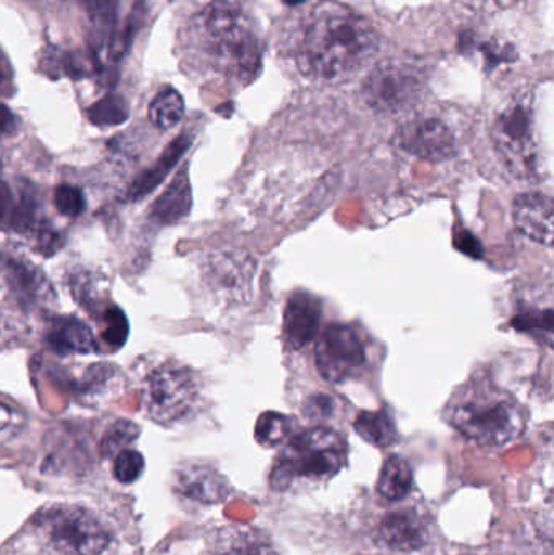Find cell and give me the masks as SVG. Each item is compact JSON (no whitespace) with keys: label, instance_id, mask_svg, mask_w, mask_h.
Returning a JSON list of instances; mask_svg holds the SVG:
<instances>
[{"label":"cell","instance_id":"1","mask_svg":"<svg viewBox=\"0 0 554 555\" xmlns=\"http://www.w3.org/2000/svg\"><path fill=\"white\" fill-rule=\"evenodd\" d=\"M370 20L337 2L319 3L299 39V70L322 81L342 80L368 64L379 49Z\"/></svg>","mask_w":554,"mask_h":555},{"label":"cell","instance_id":"2","mask_svg":"<svg viewBox=\"0 0 554 555\" xmlns=\"http://www.w3.org/2000/svg\"><path fill=\"white\" fill-rule=\"evenodd\" d=\"M446 420L465 439L487 449L514 442L527 427L519 401L490 382H471L455 391L446 406Z\"/></svg>","mask_w":554,"mask_h":555},{"label":"cell","instance_id":"3","mask_svg":"<svg viewBox=\"0 0 554 555\" xmlns=\"http://www.w3.org/2000/svg\"><path fill=\"white\" fill-rule=\"evenodd\" d=\"M195 33L211 64L228 77L249 83L262 68V41L246 13L234 3L217 0L202 10Z\"/></svg>","mask_w":554,"mask_h":555},{"label":"cell","instance_id":"4","mask_svg":"<svg viewBox=\"0 0 554 555\" xmlns=\"http://www.w3.org/2000/svg\"><path fill=\"white\" fill-rule=\"evenodd\" d=\"M344 437L325 426L309 427L286 440L270 472V488L286 491L296 482L335 478L347 465Z\"/></svg>","mask_w":554,"mask_h":555},{"label":"cell","instance_id":"5","mask_svg":"<svg viewBox=\"0 0 554 555\" xmlns=\"http://www.w3.org/2000/svg\"><path fill=\"white\" fill-rule=\"evenodd\" d=\"M491 139L511 175L524 181L542 178L545 168L529 98L514 96L498 111L491 126Z\"/></svg>","mask_w":554,"mask_h":555},{"label":"cell","instance_id":"6","mask_svg":"<svg viewBox=\"0 0 554 555\" xmlns=\"http://www.w3.org/2000/svg\"><path fill=\"white\" fill-rule=\"evenodd\" d=\"M428 87V74L413 59H387L377 64L363 83V100L371 109L399 116L415 107Z\"/></svg>","mask_w":554,"mask_h":555},{"label":"cell","instance_id":"7","mask_svg":"<svg viewBox=\"0 0 554 555\" xmlns=\"http://www.w3.org/2000/svg\"><path fill=\"white\" fill-rule=\"evenodd\" d=\"M36 527L62 555H101L109 546V534L90 512L77 505H51L39 512Z\"/></svg>","mask_w":554,"mask_h":555},{"label":"cell","instance_id":"8","mask_svg":"<svg viewBox=\"0 0 554 555\" xmlns=\"http://www.w3.org/2000/svg\"><path fill=\"white\" fill-rule=\"evenodd\" d=\"M198 397L197 378L191 369L166 362L150 372L143 387L146 414L155 423L169 426L188 416Z\"/></svg>","mask_w":554,"mask_h":555},{"label":"cell","instance_id":"9","mask_svg":"<svg viewBox=\"0 0 554 555\" xmlns=\"http://www.w3.org/2000/svg\"><path fill=\"white\" fill-rule=\"evenodd\" d=\"M364 364L366 346L357 330L334 323L322 332L315 346V365L324 380L344 384L357 377Z\"/></svg>","mask_w":554,"mask_h":555},{"label":"cell","instance_id":"10","mask_svg":"<svg viewBox=\"0 0 554 555\" xmlns=\"http://www.w3.org/2000/svg\"><path fill=\"white\" fill-rule=\"evenodd\" d=\"M396 142L400 150L425 162H448L458 153V139L451 126L438 117L407 120L397 130Z\"/></svg>","mask_w":554,"mask_h":555},{"label":"cell","instance_id":"11","mask_svg":"<svg viewBox=\"0 0 554 555\" xmlns=\"http://www.w3.org/2000/svg\"><path fill=\"white\" fill-rule=\"evenodd\" d=\"M374 538L394 553H415L431 541V521L416 508L394 511L381 518Z\"/></svg>","mask_w":554,"mask_h":555},{"label":"cell","instance_id":"12","mask_svg":"<svg viewBox=\"0 0 554 555\" xmlns=\"http://www.w3.org/2000/svg\"><path fill=\"white\" fill-rule=\"evenodd\" d=\"M175 489L192 502L204 505H217L227 501L231 494L230 482L211 465L191 462L176 472Z\"/></svg>","mask_w":554,"mask_h":555},{"label":"cell","instance_id":"13","mask_svg":"<svg viewBox=\"0 0 554 555\" xmlns=\"http://www.w3.org/2000/svg\"><path fill=\"white\" fill-rule=\"evenodd\" d=\"M514 223L517 230L542 244H553V198L542 192H526L514 201Z\"/></svg>","mask_w":554,"mask_h":555},{"label":"cell","instance_id":"14","mask_svg":"<svg viewBox=\"0 0 554 555\" xmlns=\"http://www.w3.org/2000/svg\"><path fill=\"white\" fill-rule=\"evenodd\" d=\"M321 328V302L312 294H293L286 304L283 336L292 349H302L314 341Z\"/></svg>","mask_w":554,"mask_h":555},{"label":"cell","instance_id":"15","mask_svg":"<svg viewBox=\"0 0 554 555\" xmlns=\"http://www.w3.org/2000/svg\"><path fill=\"white\" fill-rule=\"evenodd\" d=\"M46 345L59 356L90 354L96 351L93 332L77 317H54L44 333Z\"/></svg>","mask_w":554,"mask_h":555},{"label":"cell","instance_id":"16","mask_svg":"<svg viewBox=\"0 0 554 555\" xmlns=\"http://www.w3.org/2000/svg\"><path fill=\"white\" fill-rule=\"evenodd\" d=\"M3 280L13 299L23 307H35L51 297L48 281L31 263L7 259L2 267Z\"/></svg>","mask_w":554,"mask_h":555},{"label":"cell","instance_id":"17","mask_svg":"<svg viewBox=\"0 0 554 555\" xmlns=\"http://www.w3.org/2000/svg\"><path fill=\"white\" fill-rule=\"evenodd\" d=\"M214 555H280L263 531L250 527H224L211 541Z\"/></svg>","mask_w":554,"mask_h":555},{"label":"cell","instance_id":"18","mask_svg":"<svg viewBox=\"0 0 554 555\" xmlns=\"http://www.w3.org/2000/svg\"><path fill=\"white\" fill-rule=\"evenodd\" d=\"M191 137L179 135L178 139L172 140L168 146H166L165 152L159 156L158 162L155 165L150 166L149 169L142 172V175L137 176L136 181L130 184L129 191H127V201L139 202L140 198L146 197V195L152 194L163 181H165L166 176L171 172V169L175 168L176 163L182 158L185 152H188L189 146H191Z\"/></svg>","mask_w":554,"mask_h":555},{"label":"cell","instance_id":"19","mask_svg":"<svg viewBox=\"0 0 554 555\" xmlns=\"http://www.w3.org/2000/svg\"><path fill=\"white\" fill-rule=\"evenodd\" d=\"M192 207L191 182L188 169H181L169 188L153 204L150 217L159 224H175L188 217Z\"/></svg>","mask_w":554,"mask_h":555},{"label":"cell","instance_id":"20","mask_svg":"<svg viewBox=\"0 0 554 555\" xmlns=\"http://www.w3.org/2000/svg\"><path fill=\"white\" fill-rule=\"evenodd\" d=\"M415 486L412 466L402 456L392 455L381 469L377 492L387 502H400L412 492Z\"/></svg>","mask_w":554,"mask_h":555},{"label":"cell","instance_id":"21","mask_svg":"<svg viewBox=\"0 0 554 555\" xmlns=\"http://www.w3.org/2000/svg\"><path fill=\"white\" fill-rule=\"evenodd\" d=\"M355 430L361 439L377 449H387L399 439L396 423L389 411H363L355 421Z\"/></svg>","mask_w":554,"mask_h":555},{"label":"cell","instance_id":"22","mask_svg":"<svg viewBox=\"0 0 554 555\" xmlns=\"http://www.w3.org/2000/svg\"><path fill=\"white\" fill-rule=\"evenodd\" d=\"M35 224V207L29 198H15L9 184L0 181V228L26 233Z\"/></svg>","mask_w":554,"mask_h":555},{"label":"cell","instance_id":"23","mask_svg":"<svg viewBox=\"0 0 554 555\" xmlns=\"http://www.w3.org/2000/svg\"><path fill=\"white\" fill-rule=\"evenodd\" d=\"M185 104L181 94L172 88H166L156 94L150 104V122L159 130H169L178 126L184 117Z\"/></svg>","mask_w":554,"mask_h":555},{"label":"cell","instance_id":"24","mask_svg":"<svg viewBox=\"0 0 554 555\" xmlns=\"http://www.w3.org/2000/svg\"><path fill=\"white\" fill-rule=\"evenodd\" d=\"M292 417L276 413V411H267V413L260 414L254 433H256V440L260 446L272 449V447H279L286 442L292 436Z\"/></svg>","mask_w":554,"mask_h":555},{"label":"cell","instance_id":"25","mask_svg":"<svg viewBox=\"0 0 554 555\" xmlns=\"http://www.w3.org/2000/svg\"><path fill=\"white\" fill-rule=\"evenodd\" d=\"M88 119L98 127L119 126L129 119V104L123 96L109 94L88 109Z\"/></svg>","mask_w":554,"mask_h":555},{"label":"cell","instance_id":"26","mask_svg":"<svg viewBox=\"0 0 554 555\" xmlns=\"http://www.w3.org/2000/svg\"><path fill=\"white\" fill-rule=\"evenodd\" d=\"M140 436V427L133 424L132 421L119 420L109 426V429L104 433L103 440L100 443L101 455L116 456L123 450L129 449Z\"/></svg>","mask_w":554,"mask_h":555},{"label":"cell","instance_id":"27","mask_svg":"<svg viewBox=\"0 0 554 555\" xmlns=\"http://www.w3.org/2000/svg\"><path fill=\"white\" fill-rule=\"evenodd\" d=\"M145 459L137 450L126 449L114 456V478L123 485H132L142 476Z\"/></svg>","mask_w":554,"mask_h":555},{"label":"cell","instance_id":"28","mask_svg":"<svg viewBox=\"0 0 554 555\" xmlns=\"http://www.w3.org/2000/svg\"><path fill=\"white\" fill-rule=\"evenodd\" d=\"M514 325L520 332H536L546 336V341L552 343L553 336V310L552 307L542 310H527L514 319Z\"/></svg>","mask_w":554,"mask_h":555},{"label":"cell","instance_id":"29","mask_svg":"<svg viewBox=\"0 0 554 555\" xmlns=\"http://www.w3.org/2000/svg\"><path fill=\"white\" fill-rule=\"evenodd\" d=\"M54 205L59 214L64 215V217L77 218L87 208V201H85L81 189L70 184H62L55 189Z\"/></svg>","mask_w":554,"mask_h":555},{"label":"cell","instance_id":"30","mask_svg":"<svg viewBox=\"0 0 554 555\" xmlns=\"http://www.w3.org/2000/svg\"><path fill=\"white\" fill-rule=\"evenodd\" d=\"M103 338L113 348H120L129 338V322L119 307H109L104 312Z\"/></svg>","mask_w":554,"mask_h":555},{"label":"cell","instance_id":"31","mask_svg":"<svg viewBox=\"0 0 554 555\" xmlns=\"http://www.w3.org/2000/svg\"><path fill=\"white\" fill-rule=\"evenodd\" d=\"M335 410H337V403H335L334 398L325 393L312 395L305 403V414L309 420H331L335 414Z\"/></svg>","mask_w":554,"mask_h":555},{"label":"cell","instance_id":"32","mask_svg":"<svg viewBox=\"0 0 554 555\" xmlns=\"http://www.w3.org/2000/svg\"><path fill=\"white\" fill-rule=\"evenodd\" d=\"M36 243H38V249L41 250V254L52 256L61 247L62 237L59 236L57 231L52 230L51 224L46 223L38 228Z\"/></svg>","mask_w":554,"mask_h":555},{"label":"cell","instance_id":"33","mask_svg":"<svg viewBox=\"0 0 554 555\" xmlns=\"http://www.w3.org/2000/svg\"><path fill=\"white\" fill-rule=\"evenodd\" d=\"M16 130V117L5 104L0 103V139L13 135Z\"/></svg>","mask_w":554,"mask_h":555},{"label":"cell","instance_id":"34","mask_svg":"<svg viewBox=\"0 0 554 555\" xmlns=\"http://www.w3.org/2000/svg\"><path fill=\"white\" fill-rule=\"evenodd\" d=\"M83 2L91 10V13L107 15V13L113 12L117 0H83Z\"/></svg>","mask_w":554,"mask_h":555},{"label":"cell","instance_id":"35","mask_svg":"<svg viewBox=\"0 0 554 555\" xmlns=\"http://www.w3.org/2000/svg\"><path fill=\"white\" fill-rule=\"evenodd\" d=\"M10 420H12V413H10V410L5 404L0 403V430L5 429V427L9 426Z\"/></svg>","mask_w":554,"mask_h":555},{"label":"cell","instance_id":"36","mask_svg":"<svg viewBox=\"0 0 554 555\" xmlns=\"http://www.w3.org/2000/svg\"><path fill=\"white\" fill-rule=\"evenodd\" d=\"M283 3H286V5L289 7H296L301 5V3H305L306 0H282Z\"/></svg>","mask_w":554,"mask_h":555},{"label":"cell","instance_id":"37","mask_svg":"<svg viewBox=\"0 0 554 555\" xmlns=\"http://www.w3.org/2000/svg\"><path fill=\"white\" fill-rule=\"evenodd\" d=\"M36 2L51 3V2H54V0H36Z\"/></svg>","mask_w":554,"mask_h":555},{"label":"cell","instance_id":"38","mask_svg":"<svg viewBox=\"0 0 554 555\" xmlns=\"http://www.w3.org/2000/svg\"><path fill=\"white\" fill-rule=\"evenodd\" d=\"M2 335H3V326H2V322H0V338H2Z\"/></svg>","mask_w":554,"mask_h":555},{"label":"cell","instance_id":"39","mask_svg":"<svg viewBox=\"0 0 554 555\" xmlns=\"http://www.w3.org/2000/svg\"><path fill=\"white\" fill-rule=\"evenodd\" d=\"M0 169H2V159H0Z\"/></svg>","mask_w":554,"mask_h":555},{"label":"cell","instance_id":"40","mask_svg":"<svg viewBox=\"0 0 554 555\" xmlns=\"http://www.w3.org/2000/svg\"><path fill=\"white\" fill-rule=\"evenodd\" d=\"M0 78H2V68H0Z\"/></svg>","mask_w":554,"mask_h":555}]
</instances>
